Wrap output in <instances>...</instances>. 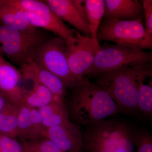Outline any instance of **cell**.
<instances>
[{"label": "cell", "instance_id": "cell-7", "mask_svg": "<svg viewBox=\"0 0 152 152\" xmlns=\"http://www.w3.org/2000/svg\"><path fill=\"white\" fill-rule=\"evenodd\" d=\"M66 42L60 37L46 39L38 48L33 61L58 77L66 88H73L81 82L71 73L66 56Z\"/></svg>", "mask_w": 152, "mask_h": 152}, {"label": "cell", "instance_id": "cell-29", "mask_svg": "<svg viewBox=\"0 0 152 152\" xmlns=\"http://www.w3.org/2000/svg\"><path fill=\"white\" fill-rule=\"evenodd\" d=\"M1 0H0V4H1Z\"/></svg>", "mask_w": 152, "mask_h": 152}, {"label": "cell", "instance_id": "cell-21", "mask_svg": "<svg viewBox=\"0 0 152 152\" xmlns=\"http://www.w3.org/2000/svg\"><path fill=\"white\" fill-rule=\"evenodd\" d=\"M144 80L139 86L138 110V113L142 114L144 116L151 118L152 115V84H145Z\"/></svg>", "mask_w": 152, "mask_h": 152}, {"label": "cell", "instance_id": "cell-13", "mask_svg": "<svg viewBox=\"0 0 152 152\" xmlns=\"http://www.w3.org/2000/svg\"><path fill=\"white\" fill-rule=\"evenodd\" d=\"M31 24L36 28H42L54 33L64 39L67 45L73 44L77 41L76 31L70 29L53 11L41 14L26 12Z\"/></svg>", "mask_w": 152, "mask_h": 152}, {"label": "cell", "instance_id": "cell-12", "mask_svg": "<svg viewBox=\"0 0 152 152\" xmlns=\"http://www.w3.org/2000/svg\"><path fill=\"white\" fill-rule=\"evenodd\" d=\"M23 78L36 82L46 87L56 99L64 100L66 94V87L58 77L31 61L21 67Z\"/></svg>", "mask_w": 152, "mask_h": 152}, {"label": "cell", "instance_id": "cell-25", "mask_svg": "<svg viewBox=\"0 0 152 152\" xmlns=\"http://www.w3.org/2000/svg\"><path fill=\"white\" fill-rule=\"evenodd\" d=\"M30 114L34 133L36 139L42 137L45 128L43 124L42 120L38 109L30 107Z\"/></svg>", "mask_w": 152, "mask_h": 152}, {"label": "cell", "instance_id": "cell-10", "mask_svg": "<svg viewBox=\"0 0 152 152\" xmlns=\"http://www.w3.org/2000/svg\"><path fill=\"white\" fill-rule=\"evenodd\" d=\"M44 1L62 20L69 23L85 35H91L83 5L84 1L45 0Z\"/></svg>", "mask_w": 152, "mask_h": 152}, {"label": "cell", "instance_id": "cell-1", "mask_svg": "<svg viewBox=\"0 0 152 152\" xmlns=\"http://www.w3.org/2000/svg\"><path fill=\"white\" fill-rule=\"evenodd\" d=\"M151 63L126 65L110 72L97 74L96 83L116 103L121 113L137 115L141 83L151 77Z\"/></svg>", "mask_w": 152, "mask_h": 152}, {"label": "cell", "instance_id": "cell-4", "mask_svg": "<svg viewBox=\"0 0 152 152\" xmlns=\"http://www.w3.org/2000/svg\"><path fill=\"white\" fill-rule=\"evenodd\" d=\"M46 40L39 29L26 32L0 22V56L20 67L33 61L38 48Z\"/></svg>", "mask_w": 152, "mask_h": 152}, {"label": "cell", "instance_id": "cell-18", "mask_svg": "<svg viewBox=\"0 0 152 152\" xmlns=\"http://www.w3.org/2000/svg\"><path fill=\"white\" fill-rule=\"evenodd\" d=\"M32 83L31 90H25L22 103L30 108L38 109L56 99L46 87L36 82Z\"/></svg>", "mask_w": 152, "mask_h": 152}, {"label": "cell", "instance_id": "cell-17", "mask_svg": "<svg viewBox=\"0 0 152 152\" xmlns=\"http://www.w3.org/2000/svg\"><path fill=\"white\" fill-rule=\"evenodd\" d=\"M84 7L91 37L96 39L97 33L105 13L104 0H86Z\"/></svg>", "mask_w": 152, "mask_h": 152}, {"label": "cell", "instance_id": "cell-28", "mask_svg": "<svg viewBox=\"0 0 152 152\" xmlns=\"http://www.w3.org/2000/svg\"><path fill=\"white\" fill-rule=\"evenodd\" d=\"M23 147L24 152H32L28 148L25 142L23 143Z\"/></svg>", "mask_w": 152, "mask_h": 152}, {"label": "cell", "instance_id": "cell-14", "mask_svg": "<svg viewBox=\"0 0 152 152\" xmlns=\"http://www.w3.org/2000/svg\"><path fill=\"white\" fill-rule=\"evenodd\" d=\"M105 13L103 19L135 20L144 16L142 4L137 0H105Z\"/></svg>", "mask_w": 152, "mask_h": 152}, {"label": "cell", "instance_id": "cell-2", "mask_svg": "<svg viewBox=\"0 0 152 152\" xmlns=\"http://www.w3.org/2000/svg\"><path fill=\"white\" fill-rule=\"evenodd\" d=\"M73 90L69 104L70 113L78 124L86 126L121 113L108 94L86 77Z\"/></svg>", "mask_w": 152, "mask_h": 152}, {"label": "cell", "instance_id": "cell-6", "mask_svg": "<svg viewBox=\"0 0 152 152\" xmlns=\"http://www.w3.org/2000/svg\"><path fill=\"white\" fill-rule=\"evenodd\" d=\"M152 61L151 52L118 44H106L100 45L88 75L114 70L126 65L148 64Z\"/></svg>", "mask_w": 152, "mask_h": 152}, {"label": "cell", "instance_id": "cell-3", "mask_svg": "<svg viewBox=\"0 0 152 152\" xmlns=\"http://www.w3.org/2000/svg\"><path fill=\"white\" fill-rule=\"evenodd\" d=\"M137 129L118 119L104 120L87 125L83 134L86 152H136Z\"/></svg>", "mask_w": 152, "mask_h": 152}, {"label": "cell", "instance_id": "cell-11", "mask_svg": "<svg viewBox=\"0 0 152 152\" xmlns=\"http://www.w3.org/2000/svg\"><path fill=\"white\" fill-rule=\"evenodd\" d=\"M21 72L12 64L0 56V92L11 103H22L25 89L21 86Z\"/></svg>", "mask_w": 152, "mask_h": 152}, {"label": "cell", "instance_id": "cell-8", "mask_svg": "<svg viewBox=\"0 0 152 152\" xmlns=\"http://www.w3.org/2000/svg\"><path fill=\"white\" fill-rule=\"evenodd\" d=\"M77 41L67 45L66 56L72 75L79 82L91 72L100 47L99 42L76 31Z\"/></svg>", "mask_w": 152, "mask_h": 152}, {"label": "cell", "instance_id": "cell-24", "mask_svg": "<svg viewBox=\"0 0 152 152\" xmlns=\"http://www.w3.org/2000/svg\"><path fill=\"white\" fill-rule=\"evenodd\" d=\"M0 152H24L23 147L15 138L0 134Z\"/></svg>", "mask_w": 152, "mask_h": 152}, {"label": "cell", "instance_id": "cell-15", "mask_svg": "<svg viewBox=\"0 0 152 152\" xmlns=\"http://www.w3.org/2000/svg\"><path fill=\"white\" fill-rule=\"evenodd\" d=\"M0 22L17 29L32 33L38 29L31 24L24 11L1 0L0 4Z\"/></svg>", "mask_w": 152, "mask_h": 152}, {"label": "cell", "instance_id": "cell-16", "mask_svg": "<svg viewBox=\"0 0 152 152\" xmlns=\"http://www.w3.org/2000/svg\"><path fill=\"white\" fill-rule=\"evenodd\" d=\"M38 110L45 129L56 126L69 121V111L64 100L55 99Z\"/></svg>", "mask_w": 152, "mask_h": 152}, {"label": "cell", "instance_id": "cell-22", "mask_svg": "<svg viewBox=\"0 0 152 152\" xmlns=\"http://www.w3.org/2000/svg\"><path fill=\"white\" fill-rule=\"evenodd\" d=\"M25 142L32 152H65L51 141L45 138Z\"/></svg>", "mask_w": 152, "mask_h": 152}, {"label": "cell", "instance_id": "cell-20", "mask_svg": "<svg viewBox=\"0 0 152 152\" xmlns=\"http://www.w3.org/2000/svg\"><path fill=\"white\" fill-rule=\"evenodd\" d=\"M18 137L31 140H36L30 117V107L23 103L18 106Z\"/></svg>", "mask_w": 152, "mask_h": 152}, {"label": "cell", "instance_id": "cell-26", "mask_svg": "<svg viewBox=\"0 0 152 152\" xmlns=\"http://www.w3.org/2000/svg\"><path fill=\"white\" fill-rule=\"evenodd\" d=\"M144 17L145 19V28L148 36L152 39V1H142Z\"/></svg>", "mask_w": 152, "mask_h": 152}, {"label": "cell", "instance_id": "cell-27", "mask_svg": "<svg viewBox=\"0 0 152 152\" xmlns=\"http://www.w3.org/2000/svg\"><path fill=\"white\" fill-rule=\"evenodd\" d=\"M8 102V101L7 99L0 92V112L2 110Z\"/></svg>", "mask_w": 152, "mask_h": 152}, {"label": "cell", "instance_id": "cell-23", "mask_svg": "<svg viewBox=\"0 0 152 152\" xmlns=\"http://www.w3.org/2000/svg\"><path fill=\"white\" fill-rule=\"evenodd\" d=\"M134 142L136 152H152V137L148 132L137 129Z\"/></svg>", "mask_w": 152, "mask_h": 152}, {"label": "cell", "instance_id": "cell-9", "mask_svg": "<svg viewBox=\"0 0 152 152\" xmlns=\"http://www.w3.org/2000/svg\"><path fill=\"white\" fill-rule=\"evenodd\" d=\"M42 137L48 139L65 152H83V134L77 125L69 121L44 130Z\"/></svg>", "mask_w": 152, "mask_h": 152}, {"label": "cell", "instance_id": "cell-19", "mask_svg": "<svg viewBox=\"0 0 152 152\" xmlns=\"http://www.w3.org/2000/svg\"><path fill=\"white\" fill-rule=\"evenodd\" d=\"M18 106L9 102L0 112V134L18 137Z\"/></svg>", "mask_w": 152, "mask_h": 152}, {"label": "cell", "instance_id": "cell-5", "mask_svg": "<svg viewBox=\"0 0 152 152\" xmlns=\"http://www.w3.org/2000/svg\"><path fill=\"white\" fill-rule=\"evenodd\" d=\"M144 18L129 21L103 19L98 28L96 39L142 50L151 49L152 39L147 34L142 23Z\"/></svg>", "mask_w": 152, "mask_h": 152}]
</instances>
